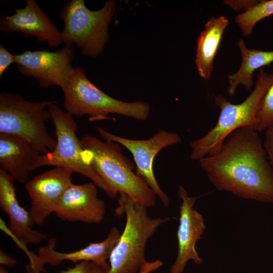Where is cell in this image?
Returning a JSON list of instances; mask_svg holds the SVG:
<instances>
[{"instance_id":"obj_1","label":"cell","mask_w":273,"mask_h":273,"mask_svg":"<svg viewBox=\"0 0 273 273\" xmlns=\"http://www.w3.org/2000/svg\"><path fill=\"white\" fill-rule=\"evenodd\" d=\"M218 190L245 199L273 203V169L258 132L241 127L215 153L198 160Z\"/></svg>"},{"instance_id":"obj_2","label":"cell","mask_w":273,"mask_h":273,"mask_svg":"<svg viewBox=\"0 0 273 273\" xmlns=\"http://www.w3.org/2000/svg\"><path fill=\"white\" fill-rule=\"evenodd\" d=\"M118 204L115 213L124 214L126 222L110 254L108 273H150L157 269L162 262L146 261V245L157 229L171 217L150 216L147 207L122 193H119Z\"/></svg>"},{"instance_id":"obj_3","label":"cell","mask_w":273,"mask_h":273,"mask_svg":"<svg viewBox=\"0 0 273 273\" xmlns=\"http://www.w3.org/2000/svg\"><path fill=\"white\" fill-rule=\"evenodd\" d=\"M84 162L117 192L124 193L148 207L156 204V196L117 143L86 135L80 140Z\"/></svg>"},{"instance_id":"obj_4","label":"cell","mask_w":273,"mask_h":273,"mask_svg":"<svg viewBox=\"0 0 273 273\" xmlns=\"http://www.w3.org/2000/svg\"><path fill=\"white\" fill-rule=\"evenodd\" d=\"M273 82V74L259 69L255 87L242 103L234 104L223 96L217 95L215 104L220 110L217 123L206 134L191 143L190 157L193 161L217 152L235 130L248 127L253 129L259 105Z\"/></svg>"},{"instance_id":"obj_5","label":"cell","mask_w":273,"mask_h":273,"mask_svg":"<svg viewBox=\"0 0 273 273\" xmlns=\"http://www.w3.org/2000/svg\"><path fill=\"white\" fill-rule=\"evenodd\" d=\"M62 90L64 108L73 116L87 115L90 121L108 119L111 113L140 121L149 116L150 107L148 103L126 102L111 97L90 82L81 67L76 68L74 74Z\"/></svg>"},{"instance_id":"obj_6","label":"cell","mask_w":273,"mask_h":273,"mask_svg":"<svg viewBox=\"0 0 273 273\" xmlns=\"http://www.w3.org/2000/svg\"><path fill=\"white\" fill-rule=\"evenodd\" d=\"M116 3L107 1L100 9L92 11L84 0H72L62 7L60 16L64 22L61 32L65 45L76 44L81 54L99 55L109 40V25L114 15Z\"/></svg>"},{"instance_id":"obj_7","label":"cell","mask_w":273,"mask_h":273,"mask_svg":"<svg viewBox=\"0 0 273 273\" xmlns=\"http://www.w3.org/2000/svg\"><path fill=\"white\" fill-rule=\"evenodd\" d=\"M51 101L30 102L13 93L0 94V133L14 135L32 145L41 154L52 151L56 140L49 134L46 122L50 120Z\"/></svg>"},{"instance_id":"obj_8","label":"cell","mask_w":273,"mask_h":273,"mask_svg":"<svg viewBox=\"0 0 273 273\" xmlns=\"http://www.w3.org/2000/svg\"><path fill=\"white\" fill-rule=\"evenodd\" d=\"M48 109L50 114V120L55 128L56 145L52 151L41 155L38 162V168L53 166L69 168L74 172L90 179L109 198H115L118 193L108 186L84 162L81 141L76 134L77 126L73 115L63 111L52 102L49 104Z\"/></svg>"},{"instance_id":"obj_9","label":"cell","mask_w":273,"mask_h":273,"mask_svg":"<svg viewBox=\"0 0 273 273\" xmlns=\"http://www.w3.org/2000/svg\"><path fill=\"white\" fill-rule=\"evenodd\" d=\"M75 55L73 46L65 45L56 51L46 50L25 51L15 55L19 71L32 77L42 87L54 85L63 89L75 73L71 65Z\"/></svg>"},{"instance_id":"obj_10","label":"cell","mask_w":273,"mask_h":273,"mask_svg":"<svg viewBox=\"0 0 273 273\" xmlns=\"http://www.w3.org/2000/svg\"><path fill=\"white\" fill-rule=\"evenodd\" d=\"M96 128L103 140L117 143L131 153L135 164V173L144 179L163 205L168 207L170 200L156 179L153 162L156 156L163 149L180 143V136L175 132L161 129L148 139L132 140L113 134L100 126Z\"/></svg>"},{"instance_id":"obj_11","label":"cell","mask_w":273,"mask_h":273,"mask_svg":"<svg viewBox=\"0 0 273 273\" xmlns=\"http://www.w3.org/2000/svg\"><path fill=\"white\" fill-rule=\"evenodd\" d=\"M73 172L69 168L54 167L26 183L25 190L30 199L28 211L32 225L42 224L55 212L64 193L72 184Z\"/></svg>"},{"instance_id":"obj_12","label":"cell","mask_w":273,"mask_h":273,"mask_svg":"<svg viewBox=\"0 0 273 273\" xmlns=\"http://www.w3.org/2000/svg\"><path fill=\"white\" fill-rule=\"evenodd\" d=\"M120 235L119 230L113 226L104 240L96 243L90 242L79 250L67 253L56 251L55 249L56 241L55 239L51 238L46 245L38 249V255H34L29 260V263L26 266L27 272H45V264L55 266L65 260L75 263L85 261H91L108 272L110 266L108 260Z\"/></svg>"},{"instance_id":"obj_13","label":"cell","mask_w":273,"mask_h":273,"mask_svg":"<svg viewBox=\"0 0 273 273\" xmlns=\"http://www.w3.org/2000/svg\"><path fill=\"white\" fill-rule=\"evenodd\" d=\"M177 192L181 201L176 231L177 252L169 273H183L190 260L198 265L203 262L196 249L206 230L203 216L194 207L197 197L189 196L181 185L178 186Z\"/></svg>"},{"instance_id":"obj_14","label":"cell","mask_w":273,"mask_h":273,"mask_svg":"<svg viewBox=\"0 0 273 273\" xmlns=\"http://www.w3.org/2000/svg\"><path fill=\"white\" fill-rule=\"evenodd\" d=\"M22 9L14 8L15 13L0 19V30L5 33L19 32L26 38L35 37L55 48L63 43L61 32L34 0H25Z\"/></svg>"},{"instance_id":"obj_15","label":"cell","mask_w":273,"mask_h":273,"mask_svg":"<svg viewBox=\"0 0 273 273\" xmlns=\"http://www.w3.org/2000/svg\"><path fill=\"white\" fill-rule=\"evenodd\" d=\"M97 186L93 182L70 185L64 193L55 213L69 222L98 224L104 219L106 205L98 198Z\"/></svg>"},{"instance_id":"obj_16","label":"cell","mask_w":273,"mask_h":273,"mask_svg":"<svg viewBox=\"0 0 273 273\" xmlns=\"http://www.w3.org/2000/svg\"><path fill=\"white\" fill-rule=\"evenodd\" d=\"M15 180L0 169V208L9 217V229L21 246L37 244L47 238L45 234L33 230L28 211L17 200Z\"/></svg>"},{"instance_id":"obj_17","label":"cell","mask_w":273,"mask_h":273,"mask_svg":"<svg viewBox=\"0 0 273 273\" xmlns=\"http://www.w3.org/2000/svg\"><path fill=\"white\" fill-rule=\"evenodd\" d=\"M42 154L29 142L20 137L0 133V169L15 180L25 183L30 172L38 168Z\"/></svg>"},{"instance_id":"obj_18","label":"cell","mask_w":273,"mask_h":273,"mask_svg":"<svg viewBox=\"0 0 273 273\" xmlns=\"http://www.w3.org/2000/svg\"><path fill=\"white\" fill-rule=\"evenodd\" d=\"M228 23L224 16L212 17L197 37L195 63L200 76L204 80L211 79L214 60Z\"/></svg>"},{"instance_id":"obj_19","label":"cell","mask_w":273,"mask_h":273,"mask_svg":"<svg viewBox=\"0 0 273 273\" xmlns=\"http://www.w3.org/2000/svg\"><path fill=\"white\" fill-rule=\"evenodd\" d=\"M236 45L240 50L242 61L238 70L228 76L227 92L231 97L235 95L237 88L240 85L249 90L253 84L254 72L273 63V51L249 49L242 38L237 41Z\"/></svg>"},{"instance_id":"obj_20","label":"cell","mask_w":273,"mask_h":273,"mask_svg":"<svg viewBox=\"0 0 273 273\" xmlns=\"http://www.w3.org/2000/svg\"><path fill=\"white\" fill-rule=\"evenodd\" d=\"M273 15V0L259 1L245 12L236 16L235 21L245 36L251 34L256 24Z\"/></svg>"},{"instance_id":"obj_21","label":"cell","mask_w":273,"mask_h":273,"mask_svg":"<svg viewBox=\"0 0 273 273\" xmlns=\"http://www.w3.org/2000/svg\"><path fill=\"white\" fill-rule=\"evenodd\" d=\"M273 125V82L263 98L255 116L253 129L258 132L265 130Z\"/></svg>"},{"instance_id":"obj_22","label":"cell","mask_w":273,"mask_h":273,"mask_svg":"<svg viewBox=\"0 0 273 273\" xmlns=\"http://www.w3.org/2000/svg\"><path fill=\"white\" fill-rule=\"evenodd\" d=\"M60 273H108V271L93 262L85 261L76 263L73 267Z\"/></svg>"},{"instance_id":"obj_23","label":"cell","mask_w":273,"mask_h":273,"mask_svg":"<svg viewBox=\"0 0 273 273\" xmlns=\"http://www.w3.org/2000/svg\"><path fill=\"white\" fill-rule=\"evenodd\" d=\"M16 63L15 55L11 54L2 44H0V77L13 63Z\"/></svg>"},{"instance_id":"obj_24","label":"cell","mask_w":273,"mask_h":273,"mask_svg":"<svg viewBox=\"0 0 273 273\" xmlns=\"http://www.w3.org/2000/svg\"><path fill=\"white\" fill-rule=\"evenodd\" d=\"M265 131V138L263 144L267 159L273 169V125Z\"/></svg>"},{"instance_id":"obj_25","label":"cell","mask_w":273,"mask_h":273,"mask_svg":"<svg viewBox=\"0 0 273 273\" xmlns=\"http://www.w3.org/2000/svg\"><path fill=\"white\" fill-rule=\"evenodd\" d=\"M259 1H225L224 3L228 5L234 11L245 12L250 7L255 5Z\"/></svg>"},{"instance_id":"obj_26","label":"cell","mask_w":273,"mask_h":273,"mask_svg":"<svg viewBox=\"0 0 273 273\" xmlns=\"http://www.w3.org/2000/svg\"><path fill=\"white\" fill-rule=\"evenodd\" d=\"M17 261L13 257L7 254L3 249H0V264L9 267H14Z\"/></svg>"},{"instance_id":"obj_27","label":"cell","mask_w":273,"mask_h":273,"mask_svg":"<svg viewBox=\"0 0 273 273\" xmlns=\"http://www.w3.org/2000/svg\"><path fill=\"white\" fill-rule=\"evenodd\" d=\"M0 273H10V272L6 269H5L3 266H1Z\"/></svg>"}]
</instances>
